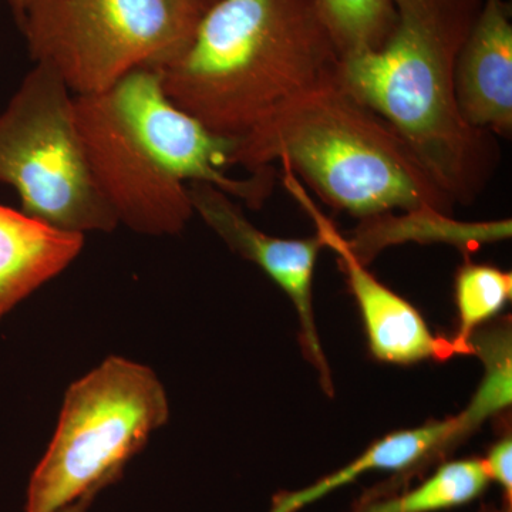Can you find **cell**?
<instances>
[{
  "instance_id": "obj_1",
  "label": "cell",
  "mask_w": 512,
  "mask_h": 512,
  "mask_svg": "<svg viewBox=\"0 0 512 512\" xmlns=\"http://www.w3.org/2000/svg\"><path fill=\"white\" fill-rule=\"evenodd\" d=\"M339 62L320 0H218L191 39L153 69L180 109L238 140L335 79Z\"/></svg>"
},
{
  "instance_id": "obj_2",
  "label": "cell",
  "mask_w": 512,
  "mask_h": 512,
  "mask_svg": "<svg viewBox=\"0 0 512 512\" xmlns=\"http://www.w3.org/2000/svg\"><path fill=\"white\" fill-rule=\"evenodd\" d=\"M484 0H394L376 52L340 59L336 83L379 114L454 204H473L500 161L497 137L458 111L456 64Z\"/></svg>"
},
{
  "instance_id": "obj_3",
  "label": "cell",
  "mask_w": 512,
  "mask_h": 512,
  "mask_svg": "<svg viewBox=\"0 0 512 512\" xmlns=\"http://www.w3.org/2000/svg\"><path fill=\"white\" fill-rule=\"evenodd\" d=\"M275 161L330 207L360 220L424 208L451 215L456 205L394 128L335 79L288 101L238 138L232 167L254 173Z\"/></svg>"
},
{
  "instance_id": "obj_4",
  "label": "cell",
  "mask_w": 512,
  "mask_h": 512,
  "mask_svg": "<svg viewBox=\"0 0 512 512\" xmlns=\"http://www.w3.org/2000/svg\"><path fill=\"white\" fill-rule=\"evenodd\" d=\"M168 414L167 393L150 367L121 356L104 360L67 390L55 434L30 477L25 512L92 501Z\"/></svg>"
},
{
  "instance_id": "obj_5",
  "label": "cell",
  "mask_w": 512,
  "mask_h": 512,
  "mask_svg": "<svg viewBox=\"0 0 512 512\" xmlns=\"http://www.w3.org/2000/svg\"><path fill=\"white\" fill-rule=\"evenodd\" d=\"M0 183L22 211L72 234L111 232L119 221L94 183L74 111V94L35 64L0 114Z\"/></svg>"
},
{
  "instance_id": "obj_6",
  "label": "cell",
  "mask_w": 512,
  "mask_h": 512,
  "mask_svg": "<svg viewBox=\"0 0 512 512\" xmlns=\"http://www.w3.org/2000/svg\"><path fill=\"white\" fill-rule=\"evenodd\" d=\"M35 64L74 96L109 92L138 67H156L197 26L170 0H32L18 18Z\"/></svg>"
},
{
  "instance_id": "obj_7",
  "label": "cell",
  "mask_w": 512,
  "mask_h": 512,
  "mask_svg": "<svg viewBox=\"0 0 512 512\" xmlns=\"http://www.w3.org/2000/svg\"><path fill=\"white\" fill-rule=\"evenodd\" d=\"M74 111L94 183L119 225L180 234L195 215L187 184L151 154L109 94L74 96Z\"/></svg>"
},
{
  "instance_id": "obj_8",
  "label": "cell",
  "mask_w": 512,
  "mask_h": 512,
  "mask_svg": "<svg viewBox=\"0 0 512 512\" xmlns=\"http://www.w3.org/2000/svg\"><path fill=\"white\" fill-rule=\"evenodd\" d=\"M137 136L165 170L184 184L205 183L256 210L274 191V167L229 177L237 138L214 133L165 94L160 74L150 66L126 74L106 92Z\"/></svg>"
},
{
  "instance_id": "obj_9",
  "label": "cell",
  "mask_w": 512,
  "mask_h": 512,
  "mask_svg": "<svg viewBox=\"0 0 512 512\" xmlns=\"http://www.w3.org/2000/svg\"><path fill=\"white\" fill-rule=\"evenodd\" d=\"M194 214L200 215L228 245L247 261L254 262L289 296L301 320L302 342L309 359L322 376L323 386L332 389L328 363L313 315V278L320 249L319 234L305 239L271 237L245 217L241 205L218 188L205 183L187 184Z\"/></svg>"
},
{
  "instance_id": "obj_10",
  "label": "cell",
  "mask_w": 512,
  "mask_h": 512,
  "mask_svg": "<svg viewBox=\"0 0 512 512\" xmlns=\"http://www.w3.org/2000/svg\"><path fill=\"white\" fill-rule=\"evenodd\" d=\"M282 181L289 194L315 221L325 247L338 254L340 268L348 276L350 291L362 313L372 355L380 362L394 365H413L429 359L443 360L453 355L450 340L434 336L412 303L367 271L365 264L353 254L348 241L313 205L298 177L288 168L282 170Z\"/></svg>"
},
{
  "instance_id": "obj_11",
  "label": "cell",
  "mask_w": 512,
  "mask_h": 512,
  "mask_svg": "<svg viewBox=\"0 0 512 512\" xmlns=\"http://www.w3.org/2000/svg\"><path fill=\"white\" fill-rule=\"evenodd\" d=\"M458 111L468 126L512 134V22L507 0H484L456 64Z\"/></svg>"
},
{
  "instance_id": "obj_12",
  "label": "cell",
  "mask_w": 512,
  "mask_h": 512,
  "mask_svg": "<svg viewBox=\"0 0 512 512\" xmlns=\"http://www.w3.org/2000/svg\"><path fill=\"white\" fill-rule=\"evenodd\" d=\"M83 248V235L0 205V319L63 274Z\"/></svg>"
},
{
  "instance_id": "obj_13",
  "label": "cell",
  "mask_w": 512,
  "mask_h": 512,
  "mask_svg": "<svg viewBox=\"0 0 512 512\" xmlns=\"http://www.w3.org/2000/svg\"><path fill=\"white\" fill-rule=\"evenodd\" d=\"M463 414L443 421H433L416 429L396 431L372 444L365 453L335 473L320 478L312 485L292 493L276 495L269 512H298L333 491L352 484L360 476L373 471L404 473L426 463L434 454L471 433Z\"/></svg>"
},
{
  "instance_id": "obj_14",
  "label": "cell",
  "mask_w": 512,
  "mask_h": 512,
  "mask_svg": "<svg viewBox=\"0 0 512 512\" xmlns=\"http://www.w3.org/2000/svg\"><path fill=\"white\" fill-rule=\"evenodd\" d=\"M490 484L481 458L448 461L410 491L369 500L353 512H439L477 500Z\"/></svg>"
},
{
  "instance_id": "obj_15",
  "label": "cell",
  "mask_w": 512,
  "mask_h": 512,
  "mask_svg": "<svg viewBox=\"0 0 512 512\" xmlns=\"http://www.w3.org/2000/svg\"><path fill=\"white\" fill-rule=\"evenodd\" d=\"M466 235H483L491 241L510 237L511 221L490 222V224H461L451 220L450 215L424 208V210L404 212V217H393L392 212L362 220L356 238L348 241L353 254L370 255L380 248L382 242L409 241V239H460Z\"/></svg>"
},
{
  "instance_id": "obj_16",
  "label": "cell",
  "mask_w": 512,
  "mask_h": 512,
  "mask_svg": "<svg viewBox=\"0 0 512 512\" xmlns=\"http://www.w3.org/2000/svg\"><path fill=\"white\" fill-rule=\"evenodd\" d=\"M458 328L451 340L454 353H468L471 336L503 311L512 296V274L493 265L466 262L456 275Z\"/></svg>"
},
{
  "instance_id": "obj_17",
  "label": "cell",
  "mask_w": 512,
  "mask_h": 512,
  "mask_svg": "<svg viewBox=\"0 0 512 512\" xmlns=\"http://www.w3.org/2000/svg\"><path fill=\"white\" fill-rule=\"evenodd\" d=\"M340 59L376 52L396 25L394 0H320Z\"/></svg>"
},
{
  "instance_id": "obj_18",
  "label": "cell",
  "mask_w": 512,
  "mask_h": 512,
  "mask_svg": "<svg viewBox=\"0 0 512 512\" xmlns=\"http://www.w3.org/2000/svg\"><path fill=\"white\" fill-rule=\"evenodd\" d=\"M507 326L481 330L471 336L468 353L480 356L484 363V379L470 406L463 412L471 429L511 404L512 349Z\"/></svg>"
},
{
  "instance_id": "obj_19",
  "label": "cell",
  "mask_w": 512,
  "mask_h": 512,
  "mask_svg": "<svg viewBox=\"0 0 512 512\" xmlns=\"http://www.w3.org/2000/svg\"><path fill=\"white\" fill-rule=\"evenodd\" d=\"M490 481L504 490V501L512 503V440L511 436L498 440L484 458Z\"/></svg>"
},
{
  "instance_id": "obj_20",
  "label": "cell",
  "mask_w": 512,
  "mask_h": 512,
  "mask_svg": "<svg viewBox=\"0 0 512 512\" xmlns=\"http://www.w3.org/2000/svg\"><path fill=\"white\" fill-rule=\"evenodd\" d=\"M170 2L183 13L185 18L197 26L202 16L205 15V12H207L214 3H217L218 0H170Z\"/></svg>"
},
{
  "instance_id": "obj_21",
  "label": "cell",
  "mask_w": 512,
  "mask_h": 512,
  "mask_svg": "<svg viewBox=\"0 0 512 512\" xmlns=\"http://www.w3.org/2000/svg\"><path fill=\"white\" fill-rule=\"evenodd\" d=\"M2 2H5L6 5L13 10L16 18H19V16L25 12V9L28 8V5L32 0H2Z\"/></svg>"
},
{
  "instance_id": "obj_22",
  "label": "cell",
  "mask_w": 512,
  "mask_h": 512,
  "mask_svg": "<svg viewBox=\"0 0 512 512\" xmlns=\"http://www.w3.org/2000/svg\"><path fill=\"white\" fill-rule=\"evenodd\" d=\"M500 512H512V503H507V501H504L503 508H501Z\"/></svg>"
}]
</instances>
